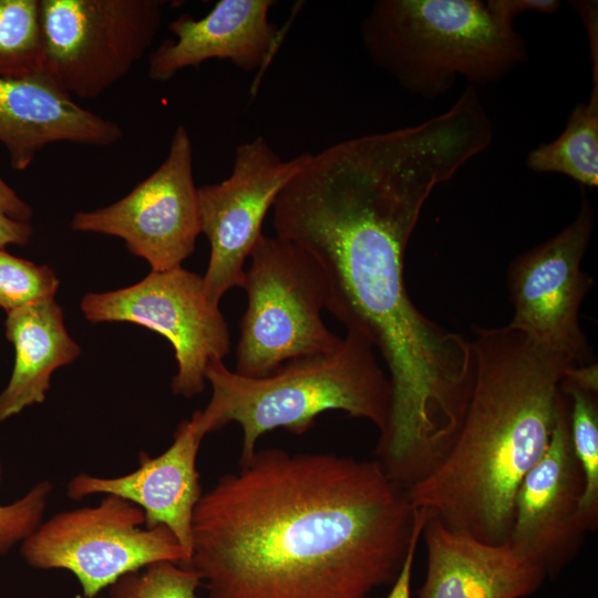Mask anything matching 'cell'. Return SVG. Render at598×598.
I'll use <instances>...</instances> for the list:
<instances>
[{
	"instance_id": "obj_1",
	"label": "cell",
	"mask_w": 598,
	"mask_h": 598,
	"mask_svg": "<svg viewBox=\"0 0 598 598\" xmlns=\"http://www.w3.org/2000/svg\"><path fill=\"white\" fill-rule=\"evenodd\" d=\"M457 171L439 141L399 127L309 152L272 206L275 235L320 265L326 309L369 340L388 367L392 409L377 452L398 472L440 458L473 385L472 342L424 316L404 282L405 250L423 206Z\"/></svg>"
},
{
	"instance_id": "obj_2",
	"label": "cell",
	"mask_w": 598,
	"mask_h": 598,
	"mask_svg": "<svg viewBox=\"0 0 598 598\" xmlns=\"http://www.w3.org/2000/svg\"><path fill=\"white\" fill-rule=\"evenodd\" d=\"M426 517L378 460L261 450L202 495L187 567L207 598H370Z\"/></svg>"
},
{
	"instance_id": "obj_3",
	"label": "cell",
	"mask_w": 598,
	"mask_h": 598,
	"mask_svg": "<svg viewBox=\"0 0 598 598\" xmlns=\"http://www.w3.org/2000/svg\"><path fill=\"white\" fill-rule=\"evenodd\" d=\"M474 379L445 455L408 494L412 506L478 540H508L524 476L545 453L574 367L508 324L474 328Z\"/></svg>"
},
{
	"instance_id": "obj_4",
	"label": "cell",
	"mask_w": 598,
	"mask_h": 598,
	"mask_svg": "<svg viewBox=\"0 0 598 598\" xmlns=\"http://www.w3.org/2000/svg\"><path fill=\"white\" fill-rule=\"evenodd\" d=\"M374 350L364 337L347 331L333 349L289 360L261 378L239 375L221 360L213 361L205 373L212 398L196 411L200 426L208 434L237 422L240 464L255 454L261 435L278 427L303 434L329 410L365 419L381 435L391 416L392 388Z\"/></svg>"
},
{
	"instance_id": "obj_5",
	"label": "cell",
	"mask_w": 598,
	"mask_h": 598,
	"mask_svg": "<svg viewBox=\"0 0 598 598\" xmlns=\"http://www.w3.org/2000/svg\"><path fill=\"white\" fill-rule=\"evenodd\" d=\"M360 35L373 64L424 100L446 94L460 79L474 87L496 83L528 58L524 37L480 0H378Z\"/></svg>"
},
{
	"instance_id": "obj_6",
	"label": "cell",
	"mask_w": 598,
	"mask_h": 598,
	"mask_svg": "<svg viewBox=\"0 0 598 598\" xmlns=\"http://www.w3.org/2000/svg\"><path fill=\"white\" fill-rule=\"evenodd\" d=\"M249 257L241 286L248 301L234 372L261 378L289 360L333 349L341 338L321 318L328 285L312 255L290 240L262 234Z\"/></svg>"
},
{
	"instance_id": "obj_7",
	"label": "cell",
	"mask_w": 598,
	"mask_h": 598,
	"mask_svg": "<svg viewBox=\"0 0 598 598\" xmlns=\"http://www.w3.org/2000/svg\"><path fill=\"white\" fill-rule=\"evenodd\" d=\"M23 560L37 569H65L79 580L84 598L97 594L125 574L158 561L184 567L188 557L165 526H145L141 507L105 495L93 507L53 515L20 547Z\"/></svg>"
},
{
	"instance_id": "obj_8",
	"label": "cell",
	"mask_w": 598,
	"mask_h": 598,
	"mask_svg": "<svg viewBox=\"0 0 598 598\" xmlns=\"http://www.w3.org/2000/svg\"><path fill=\"white\" fill-rule=\"evenodd\" d=\"M44 73L71 96L93 99L151 48L162 0H39Z\"/></svg>"
},
{
	"instance_id": "obj_9",
	"label": "cell",
	"mask_w": 598,
	"mask_h": 598,
	"mask_svg": "<svg viewBox=\"0 0 598 598\" xmlns=\"http://www.w3.org/2000/svg\"><path fill=\"white\" fill-rule=\"evenodd\" d=\"M80 307L92 323L130 322L165 337L177 363L171 383L176 395L202 393L209 363L223 361L230 351V333L219 305L207 297L203 276L183 267L152 270L126 288L89 292Z\"/></svg>"
},
{
	"instance_id": "obj_10",
	"label": "cell",
	"mask_w": 598,
	"mask_h": 598,
	"mask_svg": "<svg viewBox=\"0 0 598 598\" xmlns=\"http://www.w3.org/2000/svg\"><path fill=\"white\" fill-rule=\"evenodd\" d=\"M594 220V208L584 195L573 221L515 257L507 272L514 311L508 326L573 365L592 362L580 328L579 309L592 285L580 264L591 239Z\"/></svg>"
},
{
	"instance_id": "obj_11",
	"label": "cell",
	"mask_w": 598,
	"mask_h": 598,
	"mask_svg": "<svg viewBox=\"0 0 598 598\" xmlns=\"http://www.w3.org/2000/svg\"><path fill=\"white\" fill-rule=\"evenodd\" d=\"M71 228L123 239L153 271L182 267L202 234L187 128H175L165 159L148 177L109 206L75 213Z\"/></svg>"
},
{
	"instance_id": "obj_12",
	"label": "cell",
	"mask_w": 598,
	"mask_h": 598,
	"mask_svg": "<svg viewBox=\"0 0 598 598\" xmlns=\"http://www.w3.org/2000/svg\"><path fill=\"white\" fill-rule=\"evenodd\" d=\"M307 153L283 159L257 136L236 147L226 179L198 187L200 230L210 246L203 283L214 303L219 305L227 291L243 286L244 265L262 235L264 219L303 165Z\"/></svg>"
},
{
	"instance_id": "obj_13",
	"label": "cell",
	"mask_w": 598,
	"mask_h": 598,
	"mask_svg": "<svg viewBox=\"0 0 598 598\" xmlns=\"http://www.w3.org/2000/svg\"><path fill=\"white\" fill-rule=\"evenodd\" d=\"M568 411L566 398L545 453L519 484L507 540L547 578L576 556L589 530L581 514L585 480L570 442Z\"/></svg>"
},
{
	"instance_id": "obj_14",
	"label": "cell",
	"mask_w": 598,
	"mask_h": 598,
	"mask_svg": "<svg viewBox=\"0 0 598 598\" xmlns=\"http://www.w3.org/2000/svg\"><path fill=\"white\" fill-rule=\"evenodd\" d=\"M205 435L194 412L179 423L172 445L161 455L141 453L140 467L122 476L78 474L68 483L66 495L74 501L115 495L134 503L143 509L146 527L163 525L173 533L189 563L193 515L203 495L196 458Z\"/></svg>"
},
{
	"instance_id": "obj_15",
	"label": "cell",
	"mask_w": 598,
	"mask_h": 598,
	"mask_svg": "<svg viewBox=\"0 0 598 598\" xmlns=\"http://www.w3.org/2000/svg\"><path fill=\"white\" fill-rule=\"evenodd\" d=\"M122 136L116 122L75 103L47 73L0 76V143L16 171H25L52 143L104 147Z\"/></svg>"
},
{
	"instance_id": "obj_16",
	"label": "cell",
	"mask_w": 598,
	"mask_h": 598,
	"mask_svg": "<svg viewBox=\"0 0 598 598\" xmlns=\"http://www.w3.org/2000/svg\"><path fill=\"white\" fill-rule=\"evenodd\" d=\"M427 567L417 598H524L547 578L508 542L489 544L427 514Z\"/></svg>"
},
{
	"instance_id": "obj_17",
	"label": "cell",
	"mask_w": 598,
	"mask_h": 598,
	"mask_svg": "<svg viewBox=\"0 0 598 598\" xmlns=\"http://www.w3.org/2000/svg\"><path fill=\"white\" fill-rule=\"evenodd\" d=\"M271 0H220L203 18L182 14L168 24L166 40L148 56V78L164 82L177 72L210 60H229L254 71L264 66L279 44L280 31L268 19Z\"/></svg>"
},
{
	"instance_id": "obj_18",
	"label": "cell",
	"mask_w": 598,
	"mask_h": 598,
	"mask_svg": "<svg viewBox=\"0 0 598 598\" xmlns=\"http://www.w3.org/2000/svg\"><path fill=\"white\" fill-rule=\"evenodd\" d=\"M4 331L16 357L9 383L0 393V422L42 403L50 390L52 373L81 354V348L64 326L63 310L54 299L8 312Z\"/></svg>"
},
{
	"instance_id": "obj_19",
	"label": "cell",
	"mask_w": 598,
	"mask_h": 598,
	"mask_svg": "<svg viewBox=\"0 0 598 598\" xmlns=\"http://www.w3.org/2000/svg\"><path fill=\"white\" fill-rule=\"evenodd\" d=\"M526 166L534 173L568 176L582 186L598 185V82H592L588 100L570 111L563 132L529 151Z\"/></svg>"
},
{
	"instance_id": "obj_20",
	"label": "cell",
	"mask_w": 598,
	"mask_h": 598,
	"mask_svg": "<svg viewBox=\"0 0 598 598\" xmlns=\"http://www.w3.org/2000/svg\"><path fill=\"white\" fill-rule=\"evenodd\" d=\"M44 73L39 0H0V76Z\"/></svg>"
},
{
	"instance_id": "obj_21",
	"label": "cell",
	"mask_w": 598,
	"mask_h": 598,
	"mask_svg": "<svg viewBox=\"0 0 598 598\" xmlns=\"http://www.w3.org/2000/svg\"><path fill=\"white\" fill-rule=\"evenodd\" d=\"M560 389L568 400L569 435L580 465L585 489L581 514L589 530L598 518V408L597 394L587 392L561 379Z\"/></svg>"
},
{
	"instance_id": "obj_22",
	"label": "cell",
	"mask_w": 598,
	"mask_h": 598,
	"mask_svg": "<svg viewBox=\"0 0 598 598\" xmlns=\"http://www.w3.org/2000/svg\"><path fill=\"white\" fill-rule=\"evenodd\" d=\"M198 575L172 561H158L120 577L109 586V598H197Z\"/></svg>"
},
{
	"instance_id": "obj_23",
	"label": "cell",
	"mask_w": 598,
	"mask_h": 598,
	"mask_svg": "<svg viewBox=\"0 0 598 598\" xmlns=\"http://www.w3.org/2000/svg\"><path fill=\"white\" fill-rule=\"evenodd\" d=\"M60 280L45 265L12 256L0 248V308L6 312L54 299Z\"/></svg>"
},
{
	"instance_id": "obj_24",
	"label": "cell",
	"mask_w": 598,
	"mask_h": 598,
	"mask_svg": "<svg viewBox=\"0 0 598 598\" xmlns=\"http://www.w3.org/2000/svg\"><path fill=\"white\" fill-rule=\"evenodd\" d=\"M1 482L2 465L0 461V486ZM52 489L51 482L42 481L18 501L0 505V556L21 544L42 523Z\"/></svg>"
},
{
	"instance_id": "obj_25",
	"label": "cell",
	"mask_w": 598,
	"mask_h": 598,
	"mask_svg": "<svg viewBox=\"0 0 598 598\" xmlns=\"http://www.w3.org/2000/svg\"><path fill=\"white\" fill-rule=\"evenodd\" d=\"M32 208L0 174V248L25 246L33 236Z\"/></svg>"
},
{
	"instance_id": "obj_26",
	"label": "cell",
	"mask_w": 598,
	"mask_h": 598,
	"mask_svg": "<svg viewBox=\"0 0 598 598\" xmlns=\"http://www.w3.org/2000/svg\"><path fill=\"white\" fill-rule=\"evenodd\" d=\"M485 4L499 24L514 28V21L519 14L527 11L554 14L560 9L561 2L558 0H488Z\"/></svg>"
},
{
	"instance_id": "obj_27",
	"label": "cell",
	"mask_w": 598,
	"mask_h": 598,
	"mask_svg": "<svg viewBox=\"0 0 598 598\" xmlns=\"http://www.w3.org/2000/svg\"><path fill=\"white\" fill-rule=\"evenodd\" d=\"M570 6L578 13L587 33L590 58H591V79L598 78V6L597 1H570Z\"/></svg>"
},
{
	"instance_id": "obj_28",
	"label": "cell",
	"mask_w": 598,
	"mask_h": 598,
	"mask_svg": "<svg viewBox=\"0 0 598 598\" xmlns=\"http://www.w3.org/2000/svg\"><path fill=\"white\" fill-rule=\"evenodd\" d=\"M422 530H419L411 543L408 556L402 566L400 574L398 575L395 581L391 585V589L386 598H411V579H412V569L415 558V553L417 548V543L422 536Z\"/></svg>"
},
{
	"instance_id": "obj_29",
	"label": "cell",
	"mask_w": 598,
	"mask_h": 598,
	"mask_svg": "<svg viewBox=\"0 0 598 598\" xmlns=\"http://www.w3.org/2000/svg\"><path fill=\"white\" fill-rule=\"evenodd\" d=\"M563 380L574 384L587 392L597 394L598 392V369L597 363L569 367Z\"/></svg>"
}]
</instances>
